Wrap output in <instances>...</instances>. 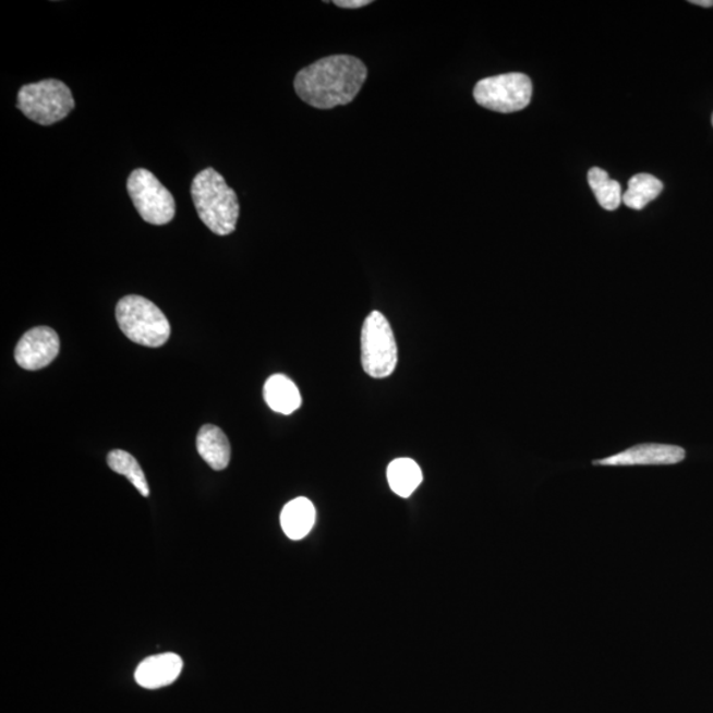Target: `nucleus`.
<instances>
[{
    "mask_svg": "<svg viewBox=\"0 0 713 713\" xmlns=\"http://www.w3.org/2000/svg\"><path fill=\"white\" fill-rule=\"evenodd\" d=\"M366 78L364 62L353 56L336 55L302 69L293 86L303 102L312 108L329 110L352 102Z\"/></svg>",
    "mask_w": 713,
    "mask_h": 713,
    "instance_id": "obj_1",
    "label": "nucleus"
},
{
    "mask_svg": "<svg viewBox=\"0 0 713 713\" xmlns=\"http://www.w3.org/2000/svg\"><path fill=\"white\" fill-rule=\"evenodd\" d=\"M191 193L198 217L206 228L217 235L233 233L240 218V203L222 174L215 168L198 172L193 179Z\"/></svg>",
    "mask_w": 713,
    "mask_h": 713,
    "instance_id": "obj_2",
    "label": "nucleus"
},
{
    "mask_svg": "<svg viewBox=\"0 0 713 713\" xmlns=\"http://www.w3.org/2000/svg\"><path fill=\"white\" fill-rule=\"evenodd\" d=\"M116 316L128 339L140 346L159 348L170 339V322L159 306L146 298L129 295L119 300Z\"/></svg>",
    "mask_w": 713,
    "mask_h": 713,
    "instance_id": "obj_3",
    "label": "nucleus"
},
{
    "mask_svg": "<svg viewBox=\"0 0 713 713\" xmlns=\"http://www.w3.org/2000/svg\"><path fill=\"white\" fill-rule=\"evenodd\" d=\"M16 106L31 121L52 126L71 114L76 102L65 83L51 78L22 86Z\"/></svg>",
    "mask_w": 713,
    "mask_h": 713,
    "instance_id": "obj_4",
    "label": "nucleus"
},
{
    "mask_svg": "<svg viewBox=\"0 0 713 713\" xmlns=\"http://www.w3.org/2000/svg\"><path fill=\"white\" fill-rule=\"evenodd\" d=\"M361 362L372 378H386L396 371L398 346L391 325L378 311L366 317L361 334Z\"/></svg>",
    "mask_w": 713,
    "mask_h": 713,
    "instance_id": "obj_5",
    "label": "nucleus"
},
{
    "mask_svg": "<svg viewBox=\"0 0 713 713\" xmlns=\"http://www.w3.org/2000/svg\"><path fill=\"white\" fill-rule=\"evenodd\" d=\"M531 96L533 84L523 73H506L480 80L473 90L475 102L504 114L528 108Z\"/></svg>",
    "mask_w": 713,
    "mask_h": 713,
    "instance_id": "obj_6",
    "label": "nucleus"
},
{
    "mask_svg": "<svg viewBox=\"0 0 713 713\" xmlns=\"http://www.w3.org/2000/svg\"><path fill=\"white\" fill-rule=\"evenodd\" d=\"M128 191L137 213L146 222L160 227L173 220L177 213L174 198L153 172L145 168L131 172Z\"/></svg>",
    "mask_w": 713,
    "mask_h": 713,
    "instance_id": "obj_7",
    "label": "nucleus"
},
{
    "mask_svg": "<svg viewBox=\"0 0 713 713\" xmlns=\"http://www.w3.org/2000/svg\"><path fill=\"white\" fill-rule=\"evenodd\" d=\"M60 352L59 335L52 328L37 327L17 342L15 361L26 371H40L51 365Z\"/></svg>",
    "mask_w": 713,
    "mask_h": 713,
    "instance_id": "obj_8",
    "label": "nucleus"
},
{
    "mask_svg": "<svg viewBox=\"0 0 713 713\" xmlns=\"http://www.w3.org/2000/svg\"><path fill=\"white\" fill-rule=\"evenodd\" d=\"M686 450L668 444H640L621 454L594 461V466L635 467V466H673L684 461Z\"/></svg>",
    "mask_w": 713,
    "mask_h": 713,
    "instance_id": "obj_9",
    "label": "nucleus"
},
{
    "mask_svg": "<svg viewBox=\"0 0 713 713\" xmlns=\"http://www.w3.org/2000/svg\"><path fill=\"white\" fill-rule=\"evenodd\" d=\"M183 670V660L178 654L165 653L148 656L137 666L135 672L136 684L147 690H158L178 680Z\"/></svg>",
    "mask_w": 713,
    "mask_h": 713,
    "instance_id": "obj_10",
    "label": "nucleus"
},
{
    "mask_svg": "<svg viewBox=\"0 0 713 713\" xmlns=\"http://www.w3.org/2000/svg\"><path fill=\"white\" fill-rule=\"evenodd\" d=\"M197 450L200 456L215 471H223L230 462L231 449L228 436L216 425L206 424L198 431Z\"/></svg>",
    "mask_w": 713,
    "mask_h": 713,
    "instance_id": "obj_11",
    "label": "nucleus"
},
{
    "mask_svg": "<svg viewBox=\"0 0 713 713\" xmlns=\"http://www.w3.org/2000/svg\"><path fill=\"white\" fill-rule=\"evenodd\" d=\"M315 522L316 509L309 498H295L281 510V529L292 541H300L309 535Z\"/></svg>",
    "mask_w": 713,
    "mask_h": 713,
    "instance_id": "obj_12",
    "label": "nucleus"
},
{
    "mask_svg": "<svg viewBox=\"0 0 713 713\" xmlns=\"http://www.w3.org/2000/svg\"><path fill=\"white\" fill-rule=\"evenodd\" d=\"M264 397L268 408L283 415H291L302 406L298 386L283 374H275L266 380Z\"/></svg>",
    "mask_w": 713,
    "mask_h": 713,
    "instance_id": "obj_13",
    "label": "nucleus"
},
{
    "mask_svg": "<svg viewBox=\"0 0 713 713\" xmlns=\"http://www.w3.org/2000/svg\"><path fill=\"white\" fill-rule=\"evenodd\" d=\"M387 481L397 496L409 498L422 484V469L411 459L394 460L387 468Z\"/></svg>",
    "mask_w": 713,
    "mask_h": 713,
    "instance_id": "obj_14",
    "label": "nucleus"
},
{
    "mask_svg": "<svg viewBox=\"0 0 713 713\" xmlns=\"http://www.w3.org/2000/svg\"><path fill=\"white\" fill-rule=\"evenodd\" d=\"M663 191L662 181L653 174L638 173L629 180L628 191L623 195V203L630 209L641 210L654 202Z\"/></svg>",
    "mask_w": 713,
    "mask_h": 713,
    "instance_id": "obj_15",
    "label": "nucleus"
},
{
    "mask_svg": "<svg viewBox=\"0 0 713 713\" xmlns=\"http://www.w3.org/2000/svg\"><path fill=\"white\" fill-rule=\"evenodd\" d=\"M588 183H590L599 204L605 210H616L621 205L623 191L620 183L612 180L609 174L602 168L594 167L588 172Z\"/></svg>",
    "mask_w": 713,
    "mask_h": 713,
    "instance_id": "obj_16",
    "label": "nucleus"
},
{
    "mask_svg": "<svg viewBox=\"0 0 713 713\" xmlns=\"http://www.w3.org/2000/svg\"><path fill=\"white\" fill-rule=\"evenodd\" d=\"M108 466L111 471L124 475L133 484L143 497L149 496V487L145 472L133 455L126 450L116 449L108 455Z\"/></svg>",
    "mask_w": 713,
    "mask_h": 713,
    "instance_id": "obj_17",
    "label": "nucleus"
},
{
    "mask_svg": "<svg viewBox=\"0 0 713 713\" xmlns=\"http://www.w3.org/2000/svg\"><path fill=\"white\" fill-rule=\"evenodd\" d=\"M335 5L340 9H362L365 5L372 4V0H335Z\"/></svg>",
    "mask_w": 713,
    "mask_h": 713,
    "instance_id": "obj_18",
    "label": "nucleus"
},
{
    "mask_svg": "<svg viewBox=\"0 0 713 713\" xmlns=\"http://www.w3.org/2000/svg\"><path fill=\"white\" fill-rule=\"evenodd\" d=\"M690 3L702 5V8H713V0H692Z\"/></svg>",
    "mask_w": 713,
    "mask_h": 713,
    "instance_id": "obj_19",
    "label": "nucleus"
},
{
    "mask_svg": "<svg viewBox=\"0 0 713 713\" xmlns=\"http://www.w3.org/2000/svg\"><path fill=\"white\" fill-rule=\"evenodd\" d=\"M712 124H713V116H712Z\"/></svg>",
    "mask_w": 713,
    "mask_h": 713,
    "instance_id": "obj_20",
    "label": "nucleus"
}]
</instances>
